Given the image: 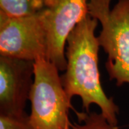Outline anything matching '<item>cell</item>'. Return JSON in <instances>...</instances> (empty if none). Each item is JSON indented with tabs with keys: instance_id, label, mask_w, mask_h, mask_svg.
<instances>
[{
	"instance_id": "7",
	"label": "cell",
	"mask_w": 129,
	"mask_h": 129,
	"mask_svg": "<svg viewBox=\"0 0 129 129\" xmlns=\"http://www.w3.org/2000/svg\"><path fill=\"white\" fill-rule=\"evenodd\" d=\"M50 0H0V12L11 17L37 14L46 8Z\"/></svg>"
},
{
	"instance_id": "2",
	"label": "cell",
	"mask_w": 129,
	"mask_h": 129,
	"mask_svg": "<svg viewBox=\"0 0 129 129\" xmlns=\"http://www.w3.org/2000/svg\"><path fill=\"white\" fill-rule=\"evenodd\" d=\"M60 70L46 57L35 61V79L29 118L35 129H69L70 109H73L64 91Z\"/></svg>"
},
{
	"instance_id": "6",
	"label": "cell",
	"mask_w": 129,
	"mask_h": 129,
	"mask_svg": "<svg viewBox=\"0 0 129 129\" xmlns=\"http://www.w3.org/2000/svg\"><path fill=\"white\" fill-rule=\"evenodd\" d=\"M34 79V61L0 56V115L26 113Z\"/></svg>"
},
{
	"instance_id": "5",
	"label": "cell",
	"mask_w": 129,
	"mask_h": 129,
	"mask_svg": "<svg viewBox=\"0 0 129 129\" xmlns=\"http://www.w3.org/2000/svg\"><path fill=\"white\" fill-rule=\"evenodd\" d=\"M47 32V59L60 71L66 68L67 39L88 14V0H50L42 11Z\"/></svg>"
},
{
	"instance_id": "4",
	"label": "cell",
	"mask_w": 129,
	"mask_h": 129,
	"mask_svg": "<svg viewBox=\"0 0 129 129\" xmlns=\"http://www.w3.org/2000/svg\"><path fill=\"white\" fill-rule=\"evenodd\" d=\"M47 32L42 12L11 17L0 12V56L35 61L46 57Z\"/></svg>"
},
{
	"instance_id": "1",
	"label": "cell",
	"mask_w": 129,
	"mask_h": 129,
	"mask_svg": "<svg viewBox=\"0 0 129 129\" xmlns=\"http://www.w3.org/2000/svg\"><path fill=\"white\" fill-rule=\"evenodd\" d=\"M98 24V19L88 15L70 34L65 47L66 68L61 80L70 103L79 96L83 111L87 113L92 105H96L109 124L118 127L119 107L113 98L107 96L101 80Z\"/></svg>"
},
{
	"instance_id": "9",
	"label": "cell",
	"mask_w": 129,
	"mask_h": 129,
	"mask_svg": "<svg viewBox=\"0 0 129 129\" xmlns=\"http://www.w3.org/2000/svg\"><path fill=\"white\" fill-rule=\"evenodd\" d=\"M0 129H35L27 113L20 116L0 115Z\"/></svg>"
},
{
	"instance_id": "8",
	"label": "cell",
	"mask_w": 129,
	"mask_h": 129,
	"mask_svg": "<svg viewBox=\"0 0 129 129\" xmlns=\"http://www.w3.org/2000/svg\"><path fill=\"white\" fill-rule=\"evenodd\" d=\"M78 122L71 123L69 129H119L113 127L107 121L101 113L77 112Z\"/></svg>"
},
{
	"instance_id": "3",
	"label": "cell",
	"mask_w": 129,
	"mask_h": 129,
	"mask_svg": "<svg viewBox=\"0 0 129 129\" xmlns=\"http://www.w3.org/2000/svg\"><path fill=\"white\" fill-rule=\"evenodd\" d=\"M88 14L101 24L98 38L107 55L109 78L118 87L129 84V0H118L112 9L111 5L97 7Z\"/></svg>"
}]
</instances>
